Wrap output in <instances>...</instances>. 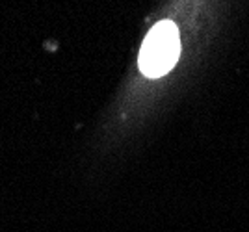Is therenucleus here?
<instances>
[{
	"label": "nucleus",
	"instance_id": "f257e3e1",
	"mask_svg": "<svg viewBox=\"0 0 249 232\" xmlns=\"http://www.w3.org/2000/svg\"><path fill=\"white\" fill-rule=\"evenodd\" d=\"M180 54L178 30L171 21H160L147 33L140 50V71L149 78H160L173 69Z\"/></svg>",
	"mask_w": 249,
	"mask_h": 232
}]
</instances>
